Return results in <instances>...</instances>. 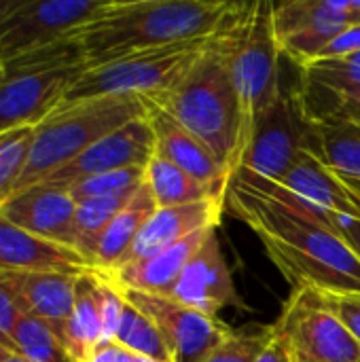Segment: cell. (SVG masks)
<instances>
[{"label": "cell", "mask_w": 360, "mask_h": 362, "mask_svg": "<svg viewBox=\"0 0 360 362\" xmlns=\"http://www.w3.org/2000/svg\"><path fill=\"white\" fill-rule=\"evenodd\" d=\"M225 210L252 229L295 288L329 297L360 295V259L350 246L320 221L257 189L242 170L227 185Z\"/></svg>", "instance_id": "obj_1"}, {"label": "cell", "mask_w": 360, "mask_h": 362, "mask_svg": "<svg viewBox=\"0 0 360 362\" xmlns=\"http://www.w3.org/2000/svg\"><path fill=\"white\" fill-rule=\"evenodd\" d=\"M236 2L223 0H108L104 11L79 28L87 68L170 45L212 36Z\"/></svg>", "instance_id": "obj_2"}, {"label": "cell", "mask_w": 360, "mask_h": 362, "mask_svg": "<svg viewBox=\"0 0 360 362\" xmlns=\"http://www.w3.org/2000/svg\"><path fill=\"white\" fill-rule=\"evenodd\" d=\"M174 117L199 138L229 178L242 161V110L236 91L231 59L219 34H212L199 59L168 89L142 95Z\"/></svg>", "instance_id": "obj_3"}, {"label": "cell", "mask_w": 360, "mask_h": 362, "mask_svg": "<svg viewBox=\"0 0 360 362\" xmlns=\"http://www.w3.org/2000/svg\"><path fill=\"white\" fill-rule=\"evenodd\" d=\"M274 2H236L219 34L231 59V74L242 110V155L263 110L282 91L280 45L274 30ZM242 163V161H240Z\"/></svg>", "instance_id": "obj_4"}, {"label": "cell", "mask_w": 360, "mask_h": 362, "mask_svg": "<svg viewBox=\"0 0 360 362\" xmlns=\"http://www.w3.org/2000/svg\"><path fill=\"white\" fill-rule=\"evenodd\" d=\"M142 117H146L142 95H108L59 104L36 125L28 165L13 193L45 180L98 140Z\"/></svg>", "instance_id": "obj_5"}, {"label": "cell", "mask_w": 360, "mask_h": 362, "mask_svg": "<svg viewBox=\"0 0 360 362\" xmlns=\"http://www.w3.org/2000/svg\"><path fill=\"white\" fill-rule=\"evenodd\" d=\"M208 38L170 45L112 59L87 68L66 91L62 104L108 98V95H153L174 85L206 51Z\"/></svg>", "instance_id": "obj_6"}, {"label": "cell", "mask_w": 360, "mask_h": 362, "mask_svg": "<svg viewBox=\"0 0 360 362\" xmlns=\"http://www.w3.org/2000/svg\"><path fill=\"white\" fill-rule=\"evenodd\" d=\"M274 329L286 339L295 362H360V344L329 308L325 295L295 288Z\"/></svg>", "instance_id": "obj_7"}, {"label": "cell", "mask_w": 360, "mask_h": 362, "mask_svg": "<svg viewBox=\"0 0 360 362\" xmlns=\"http://www.w3.org/2000/svg\"><path fill=\"white\" fill-rule=\"evenodd\" d=\"M314 123L308 119L297 89H284L257 119L240 168L278 182L303 151L312 148Z\"/></svg>", "instance_id": "obj_8"}, {"label": "cell", "mask_w": 360, "mask_h": 362, "mask_svg": "<svg viewBox=\"0 0 360 362\" xmlns=\"http://www.w3.org/2000/svg\"><path fill=\"white\" fill-rule=\"evenodd\" d=\"M108 0H21L0 21V62L72 38Z\"/></svg>", "instance_id": "obj_9"}, {"label": "cell", "mask_w": 360, "mask_h": 362, "mask_svg": "<svg viewBox=\"0 0 360 362\" xmlns=\"http://www.w3.org/2000/svg\"><path fill=\"white\" fill-rule=\"evenodd\" d=\"M354 23H360V0H293L274 6L280 51L299 68L316 62L323 49Z\"/></svg>", "instance_id": "obj_10"}, {"label": "cell", "mask_w": 360, "mask_h": 362, "mask_svg": "<svg viewBox=\"0 0 360 362\" xmlns=\"http://www.w3.org/2000/svg\"><path fill=\"white\" fill-rule=\"evenodd\" d=\"M119 291L129 305L157 327L172 354V362H202L231 333L219 318L182 305L170 295H151L129 288Z\"/></svg>", "instance_id": "obj_11"}, {"label": "cell", "mask_w": 360, "mask_h": 362, "mask_svg": "<svg viewBox=\"0 0 360 362\" xmlns=\"http://www.w3.org/2000/svg\"><path fill=\"white\" fill-rule=\"evenodd\" d=\"M153 157H155V134L149 119L142 117L119 127L106 138L98 140L76 159L62 165L40 182L49 187L68 189L72 182L87 176L127 170V168H146Z\"/></svg>", "instance_id": "obj_12"}, {"label": "cell", "mask_w": 360, "mask_h": 362, "mask_svg": "<svg viewBox=\"0 0 360 362\" xmlns=\"http://www.w3.org/2000/svg\"><path fill=\"white\" fill-rule=\"evenodd\" d=\"M85 70L87 66H72L4 78L0 83V134L38 125L62 104L66 91Z\"/></svg>", "instance_id": "obj_13"}, {"label": "cell", "mask_w": 360, "mask_h": 362, "mask_svg": "<svg viewBox=\"0 0 360 362\" xmlns=\"http://www.w3.org/2000/svg\"><path fill=\"white\" fill-rule=\"evenodd\" d=\"M170 297L210 318H216L219 312L229 305H242L216 231H212L193 255Z\"/></svg>", "instance_id": "obj_14"}, {"label": "cell", "mask_w": 360, "mask_h": 362, "mask_svg": "<svg viewBox=\"0 0 360 362\" xmlns=\"http://www.w3.org/2000/svg\"><path fill=\"white\" fill-rule=\"evenodd\" d=\"M74 212L76 202L66 189L42 182L17 191L0 204V216L8 223L68 248H74Z\"/></svg>", "instance_id": "obj_15"}, {"label": "cell", "mask_w": 360, "mask_h": 362, "mask_svg": "<svg viewBox=\"0 0 360 362\" xmlns=\"http://www.w3.org/2000/svg\"><path fill=\"white\" fill-rule=\"evenodd\" d=\"M0 276L19 297L25 314L49 325L64 344L81 276L59 272H0Z\"/></svg>", "instance_id": "obj_16"}, {"label": "cell", "mask_w": 360, "mask_h": 362, "mask_svg": "<svg viewBox=\"0 0 360 362\" xmlns=\"http://www.w3.org/2000/svg\"><path fill=\"white\" fill-rule=\"evenodd\" d=\"M223 212H225V199H206L185 206L157 208L155 214L146 221V225L138 233L134 246L127 252L125 263L155 257L157 252L182 242L185 238L202 229L208 227L219 229Z\"/></svg>", "instance_id": "obj_17"}, {"label": "cell", "mask_w": 360, "mask_h": 362, "mask_svg": "<svg viewBox=\"0 0 360 362\" xmlns=\"http://www.w3.org/2000/svg\"><path fill=\"white\" fill-rule=\"evenodd\" d=\"M144 102H146V119L155 134V153L172 161L180 170H185L193 178L219 191H227L231 178L216 161V157L210 153V148L199 138H195L189 129H185L174 117H170L166 110L151 104L149 100Z\"/></svg>", "instance_id": "obj_18"}, {"label": "cell", "mask_w": 360, "mask_h": 362, "mask_svg": "<svg viewBox=\"0 0 360 362\" xmlns=\"http://www.w3.org/2000/svg\"><path fill=\"white\" fill-rule=\"evenodd\" d=\"M0 272H59L83 276L95 269L74 248L38 238L0 216Z\"/></svg>", "instance_id": "obj_19"}, {"label": "cell", "mask_w": 360, "mask_h": 362, "mask_svg": "<svg viewBox=\"0 0 360 362\" xmlns=\"http://www.w3.org/2000/svg\"><path fill=\"white\" fill-rule=\"evenodd\" d=\"M216 231V227L202 229L182 242L157 252L155 257L125 263L112 272H106V276L115 286L151 293V295H172L180 274L193 259V255L202 248V244L210 238V233Z\"/></svg>", "instance_id": "obj_20"}, {"label": "cell", "mask_w": 360, "mask_h": 362, "mask_svg": "<svg viewBox=\"0 0 360 362\" xmlns=\"http://www.w3.org/2000/svg\"><path fill=\"white\" fill-rule=\"evenodd\" d=\"M297 197L335 214L360 218V199L344 185V180L323 163L312 151H303L291 170L278 180Z\"/></svg>", "instance_id": "obj_21"}, {"label": "cell", "mask_w": 360, "mask_h": 362, "mask_svg": "<svg viewBox=\"0 0 360 362\" xmlns=\"http://www.w3.org/2000/svg\"><path fill=\"white\" fill-rule=\"evenodd\" d=\"M155 210H157V202L144 182L129 197V202L119 210V214L110 221V225L98 240L95 250L91 255V267L100 274H106L123 265L138 233L142 231L146 221L155 214Z\"/></svg>", "instance_id": "obj_22"}, {"label": "cell", "mask_w": 360, "mask_h": 362, "mask_svg": "<svg viewBox=\"0 0 360 362\" xmlns=\"http://www.w3.org/2000/svg\"><path fill=\"white\" fill-rule=\"evenodd\" d=\"M102 344V316H100V278L89 272L79 278L76 301L66 327L64 346L74 362H83Z\"/></svg>", "instance_id": "obj_23"}, {"label": "cell", "mask_w": 360, "mask_h": 362, "mask_svg": "<svg viewBox=\"0 0 360 362\" xmlns=\"http://www.w3.org/2000/svg\"><path fill=\"white\" fill-rule=\"evenodd\" d=\"M144 182L151 189L157 202V208L185 206V204H195V202H206V199H225V193H227L193 178L191 174H187L172 161L159 157L157 153L146 165Z\"/></svg>", "instance_id": "obj_24"}, {"label": "cell", "mask_w": 360, "mask_h": 362, "mask_svg": "<svg viewBox=\"0 0 360 362\" xmlns=\"http://www.w3.org/2000/svg\"><path fill=\"white\" fill-rule=\"evenodd\" d=\"M297 93L308 119L316 125H360V85L325 87L301 78Z\"/></svg>", "instance_id": "obj_25"}, {"label": "cell", "mask_w": 360, "mask_h": 362, "mask_svg": "<svg viewBox=\"0 0 360 362\" xmlns=\"http://www.w3.org/2000/svg\"><path fill=\"white\" fill-rule=\"evenodd\" d=\"M327 168L360 180V125H316L310 148Z\"/></svg>", "instance_id": "obj_26"}, {"label": "cell", "mask_w": 360, "mask_h": 362, "mask_svg": "<svg viewBox=\"0 0 360 362\" xmlns=\"http://www.w3.org/2000/svg\"><path fill=\"white\" fill-rule=\"evenodd\" d=\"M134 193L129 195H117V197H95V199H83L76 202L74 212V250L85 257V261L91 265V255L95 250L98 240L110 225V221L119 214V210L129 202Z\"/></svg>", "instance_id": "obj_27"}, {"label": "cell", "mask_w": 360, "mask_h": 362, "mask_svg": "<svg viewBox=\"0 0 360 362\" xmlns=\"http://www.w3.org/2000/svg\"><path fill=\"white\" fill-rule=\"evenodd\" d=\"M11 346L30 362H74L57 333L42 320L25 314L11 335Z\"/></svg>", "instance_id": "obj_28"}, {"label": "cell", "mask_w": 360, "mask_h": 362, "mask_svg": "<svg viewBox=\"0 0 360 362\" xmlns=\"http://www.w3.org/2000/svg\"><path fill=\"white\" fill-rule=\"evenodd\" d=\"M115 341L138 356H146L159 362H172V354L157 327L127 301L123 308V316Z\"/></svg>", "instance_id": "obj_29"}, {"label": "cell", "mask_w": 360, "mask_h": 362, "mask_svg": "<svg viewBox=\"0 0 360 362\" xmlns=\"http://www.w3.org/2000/svg\"><path fill=\"white\" fill-rule=\"evenodd\" d=\"M36 125L0 134V204L15 191L34 144Z\"/></svg>", "instance_id": "obj_30"}, {"label": "cell", "mask_w": 360, "mask_h": 362, "mask_svg": "<svg viewBox=\"0 0 360 362\" xmlns=\"http://www.w3.org/2000/svg\"><path fill=\"white\" fill-rule=\"evenodd\" d=\"M146 168H127L106 174H95L72 182L66 191L74 197V202L95 199V197H117L136 193L144 185Z\"/></svg>", "instance_id": "obj_31"}, {"label": "cell", "mask_w": 360, "mask_h": 362, "mask_svg": "<svg viewBox=\"0 0 360 362\" xmlns=\"http://www.w3.org/2000/svg\"><path fill=\"white\" fill-rule=\"evenodd\" d=\"M269 335L272 327L255 333H229L202 362H257Z\"/></svg>", "instance_id": "obj_32"}, {"label": "cell", "mask_w": 360, "mask_h": 362, "mask_svg": "<svg viewBox=\"0 0 360 362\" xmlns=\"http://www.w3.org/2000/svg\"><path fill=\"white\" fill-rule=\"evenodd\" d=\"M23 316H25V310L19 297L11 291V286L0 276V341L11 346V335Z\"/></svg>", "instance_id": "obj_33"}, {"label": "cell", "mask_w": 360, "mask_h": 362, "mask_svg": "<svg viewBox=\"0 0 360 362\" xmlns=\"http://www.w3.org/2000/svg\"><path fill=\"white\" fill-rule=\"evenodd\" d=\"M352 53H360V23L348 25L344 32H339L318 55V59H339Z\"/></svg>", "instance_id": "obj_34"}, {"label": "cell", "mask_w": 360, "mask_h": 362, "mask_svg": "<svg viewBox=\"0 0 360 362\" xmlns=\"http://www.w3.org/2000/svg\"><path fill=\"white\" fill-rule=\"evenodd\" d=\"M329 308L339 316V320L352 331V335L360 344V295H346V297H329L325 295Z\"/></svg>", "instance_id": "obj_35"}, {"label": "cell", "mask_w": 360, "mask_h": 362, "mask_svg": "<svg viewBox=\"0 0 360 362\" xmlns=\"http://www.w3.org/2000/svg\"><path fill=\"white\" fill-rule=\"evenodd\" d=\"M331 231L337 233L350 246V250L360 259V218L344 216V214H333Z\"/></svg>", "instance_id": "obj_36"}, {"label": "cell", "mask_w": 360, "mask_h": 362, "mask_svg": "<svg viewBox=\"0 0 360 362\" xmlns=\"http://www.w3.org/2000/svg\"><path fill=\"white\" fill-rule=\"evenodd\" d=\"M257 362H295L293 358V352L286 344V339L274 329L272 325V335H269V341L265 344L263 352L259 354Z\"/></svg>", "instance_id": "obj_37"}, {"label": "cell", "mask_w": 360, "mask_h": 362, "mask_svg": "<svg viewBox=\"0 0 360 362\" xmlns=\"http://www.w3.org/2000/svg\"><path fill=\"white\" fill-rule=\"evenodd\" d=\"M136 354L127 348L119 346L117 341L100 344L83 362H134Z\"/></svg>", "instance_id": "obj_38"}, {"label": "cell", "mask_w": 360, "mask_h": 362, "mask_svg": "<svg viewBox=\"0 0 360 362\" xmlns=\"http://www.w3.org/2000/svg\"><path fill=\"white\" fill-rule=\"evenodd\" d=\"M19 2H21V0H0V21H2L13 8H17Z\"/></svg>", "instance_id": "obj_39"}, {"label": "cell", "mask_w": 360, "mask_h": 362, "mask_svg": "<svg viewBox=\"0 0 360 362\" xmlns=\"http://www.w3.org/2000/svg\"><path fill=\"white\" fill-rule=\"evenodd\" d=\"M337 176H339V174H337ZM339 178L344 180V185H346V187H348V189L360 199V180H356V178H346V176H339Z\"/></svg>", "instance_id": "obj_40"}, {"label": "cell", "mask_w": 360, "mask_h": 362, "mask_svg": "<svg viewBox=\"0 0 360 362\" xmlns=\"http://www.w3.org/2000/svg\"><path fill=\"white\" fill-rule=\"evenodd\" d=\"M13 354H17L15 352V348L13 346H8V344H4V341H0V362L6 361L8 356H13Z\"/></svg>", "instance_id": "obj_41"}, {"label": "cell", "mask_w": 360, "mask_h": 362, "mask_svg": "<svg viewBox=\"0 0 360 362\" xmlns=\"http://www.w3.org/2000/svg\"><path fill=\"white\" fill-rule=\"evenodd\" d=\"M2 362H30V361H25L23 356H19V354H13V356H8L6 361H2Z\"/></svg>", "instance_id": "obj_42"}, {"label": "cell", "mask_w": 360, "mask_h": 362, "mask_svg": "<svg viewBox=\"0 0 360 362\" xmlns=\"http://www.w3.org/2000/svg\"><path fill=\"white\" fill-rule=\"evenodd\" d=\"M134 362H159V361H153V358H146V356H138V354H136Z\"/></svg>", "instance_id": "obj_43"}, {"label": "cell", "mask_w": 360, "mask_h": 362, "mask_svg": "<svg viewBox=\"0 0 360 362\" xmlns=\"http://www.w3.org/2000/svg\"><path fill=\"white\" fill-rule=\"evenodd\" d=\"M4 81V72H2V66H0V83Z\"/></svg>", "instance_id": "obj_44"}]
</instances>
